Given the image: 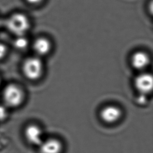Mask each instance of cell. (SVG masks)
Here are the masks:
<instances>
[{"mask_svg": "<svg viewBox=\"0 0 153 153\" xmlns=\"http://www.w3.org/2000/svg\"><path fill=\"white\" fill-rule=\"evenodd\" d=\"M8 115L7 108L2 105H0V121L4 120Z\"/></svg>", "mask_w": 153, "mask_h": 153, "instance_id": "cell-11", "label": "cell"}, {"mask_svg": "<svg viewBox=\"0 0 153 153\" xmlns=\"http://www.w3.org/2000/svg\"><path fill=\"white\" fill-rule=\"evenodd\" d=\"M25 136L27 142L34 145L39 146L44 139L42 129L35 124L29 125L25 128Z\"/></svg>", "mask_w": 153, "mask_h": 153, "instance_id": "cell-5", "label": "cell"}, {"mask_svg": "<svg viewBox=\"0 0 153 153\" xmlns=\"http://www.w3.org/2000/svg\"><path fill=\"white\" fill-rule=\"evenodd\" d=\"M33 48L38 57L45 56L50 51L51 44L47 39L45 38H39L34 41Z\"/></svg>", "mask_w": 153, "mask_h": 153, "instance_id": "cell-9", "label": "cell"}, {"mask_svg": "<svg viewBox=\"0 0 153 153\" xmlns=\"http://www.w3.org/2000/svg\"><path fill=\"white\" fill-rule=\"evenodd\" d=\"M28 44L27 39L25 37V35L17 36L14 41V45L18 49H24Z\"/></svg>", "mask_w": 153, "mask_h": 153, "instance_id": "cell-10", "label": "cell"}, {"mask_svg": "<svg viewBox=\"0 0 153 153\" xmlns=\"http://www.w3.org/2000/svg\"><path fill=\"white\" fill-rule=\"evenodd\" d=\"M62 148L61 141L56 138L44 139L39 145L40 153H61Z\"/></svg>", "mask_w": 153, "mask_h": 153, "instance_id": "cell-6", "label": "cell"}, {"mask_svg": "<svg viewBox=\"0 0 153 153\" xmlns=\"http://www.w3.org/2000/svg\"><path fill=\"white\" fill-rule=\"evenodd\" d=\"M149 56L144 52L137 51L134 53L131 58L132 66L136 69L142 70L146 68L149 64Z\"/></svg>", "mask_w": 153, "mask_h": 153, "instance_id": "cell-8", "label": "cell"}, {"mask_svg": "<svg viewBox=\"0 0 153 153\" xmlns=\"http://www.w3.org/2000/svg\"><path fill=\"white\" fill-rule=\"evenodd\" d=\"M134 86L139 94L147 95L152 90L153 79L151 74H139L134 79Z\"/></svg>", "mask_w": 153, "mask_h": 153, "instance_id": "cell-4", "label": "cell"}, {"mask_svg": "<svg viewBox=\"0 0 153 153\" xmlns=\"http://www.w3.org/2000/svg\"><path fill=\"white\" fill-rule=\"evenodd\" d=\"M29 26L28 18L22 13H15L6 21V26L8 29L17 36L25 35Z\"/></svg>", "mask_w": 153, "mask_h": 153, "instance_id": "cell-1", "label": "cell"}, {"mask_svg": "<svg viewBox=\"0 0 153 153\" xmlns=\"http://www.w3.org/2000/svg\"><path fill=\"white\" fill-rule=\"evenodd\" d=\"M28 3L30 4H40L41 2H42V1L43 0H26Z\"/></svg>", "mask_w": 153, "mask_h": 153, "instance_id": "cell-14", "label": "cell"}, {"mask_svg": "<svg viewBox=\"0 0 153 153\" xmlns=\"http://www.w3.org/2000/svg\"><path fill=\"white\" fill-rule=\"evenodd\" d=\"M137 103L139 104H144L146 102V95L140 94L137 98Z\"/></svg>", "mask_w": 153, "mask_h": 153, "instance_id": "cell-13", "label": "cell"}, {"mask_svg": "<svg viewBox=\"0 0 153 153\" xmlns=\"http://www.w3.org/2000/svg\"><path fill=\"white\" fill-rule=\"evenodd\" d=\"M23 71L28 79L31 80L38 79L43 72V64L41 59L35 56L26 59L23 65Z\"/></svg>", "mask_w": 153, "mask_h": 153, "instance_id": "cell-2", "label": "cell"}, {"mask_svg": "<svg viewBox=\"0 0 153 153\" xmlns=\"http://www.w3.org/2000/svg\"><path fill=\"white\" fill-rule=\"evenodd\" d=\"M121 110L115 106L109 105L104 107L100 112L101 119L106 123H114L119 120L121 116Z\"/></svg>", "mask_w": 153, "mask_h": 153, "instance_id": "cell-7", "label": "cell"}, {"mask_svg": "<svg viewBox=\"0 0 153 153\" xmlns=\"http://www.w3.org/2000/svg\"><path fill=\"white\" fill-rule=\"evenodd\" d=\"M7 51V50L6 46L3 44L0 43V60L3 59L5 57V56L6 55Z\"/></svg>", "mask_w": 153, "mask_h": 153, "instance_id": "cell-12", "label": "cell"}, {"mask_svg": "<svg viewBox=\"0 0 153 153\" xmlns=\"http://www.w3.org/2000/svg\"><path fill=\"white\" fill-rule=\"evenodd\" d=\"M24 98L22 90L16 84H9L3 91V99L7 105L17 107L23 102Z\"/></svg>", "mask_w": 153, "mask_h": 153, "instance_id": "cell-3", "label": "cell"}, {"mask_svg": "<svg viewBox=\"0 0 153 153\" xmlns=\"http://www.w3.org/2000/svg\"><path fill=\"white\" fill-rule=\"evenodd\" d=\"M1 78H0V87H1Z\"/></svg>", "mask_w": 153, "mask_h": 153, "instance_id": "cell-15", "label": "cell"}]
</instances>
